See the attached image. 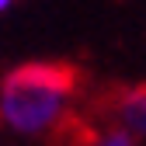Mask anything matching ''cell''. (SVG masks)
<instances>
[{
    "instance_id": "obj_1",
    "label": "cell",
    "mask_w": 146,
    "mask_h": 146,
    "mask_svg": "<svg viewBox=\"0 0 146 146\" xmlns=\"http://www.w3.org/2000/svg\"><path fill=\"white\" fill-rule=\"evenodd\" d=\"M80 73L70 63H21L0 77V129L17 139H49L73 115Z\"/></svg>"
},
{
    "instance_id": "obj_2",
    "label": "cell",
    "mask_w": 146,
    "mask_h": 146,
    "mask_svg": "<svg viewBox=\"0 0 146 146\" xmlns=\"http://www.w3.org/2000/svg\"><path fill=\"white\" fill-rule=\"evenodd\" d=\"M118 125H125L129 132L139 136V143L146 139V87H136L129 90L122 101H118Z\"/></svg>"
},
{
    "instance_id": "obj_3",
    "label": "cell",
    "mask_w": 146,
    "mask_h": 146,
    "mask_svg": "<svg viewBox=\"0 0 146 146\" xmlns=\"http://www.w3.org/2000/svg\"><path fill=\"white\" fill-rule=\"evenodd\" d=\"M14 4H17V0H0V14H7V11H11Z\"/></svg>"
}]
</instances>
